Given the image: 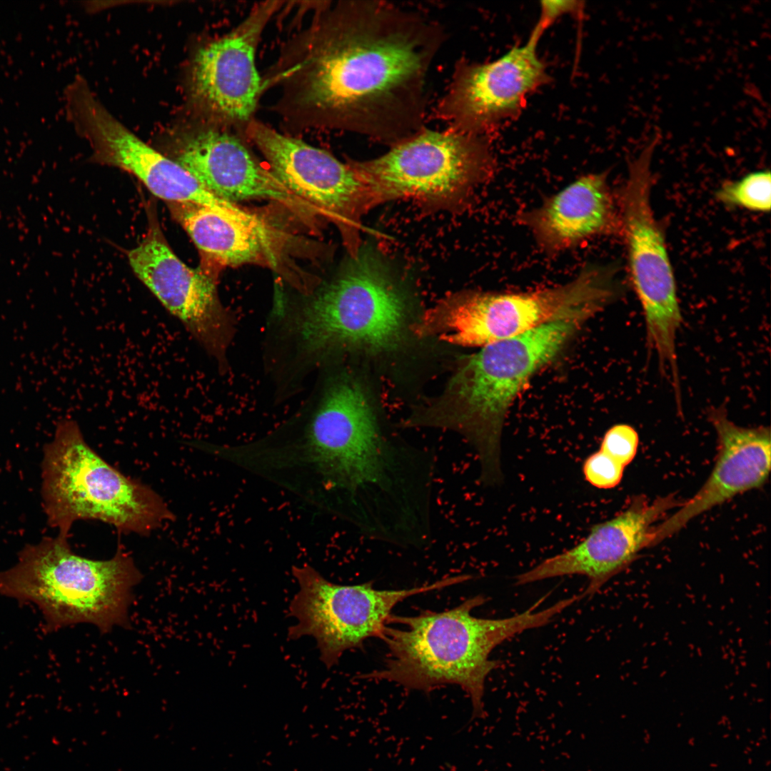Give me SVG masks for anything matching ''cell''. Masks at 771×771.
Listing matches in <instances>:
<instances>
[{
	"instance_id": "5",
	"label": "cell",
	"mask_w": 771,
	"mask_h": 771,
	"mask_svg": "<svg viewBox=\"0 0 771 771\" xmlns=\"http://www.w3.org/2000/svg\"><path fill=\"white\" fill-rule=\"evenodd\" d=\"M405 299L390 268L372 248L356 251L289 320L297 351L308 361L333 352H378L399 342Z\"/></svg>"
},
{
	"instance_id": "7",
	"label": "cell",
	"mask_w": 771,
	"mask_h": 771,
	"mask_svg": "<svg viewBox=\"0 0 771 771\" xmlns=\"http://www.w3.org/2000/svg\"><path fill=\"white\" fill-rule=\"evenodd\" d=\"M617 268L589 264L571 281L527 292L468 291L440 303L420 332L463 346L483 347L562 320H583L620 293Z\"/></svg>"
},
{
	"instance_id": "11",
	"label": "cell",
	"mask_w": 771,
	"mask_h": 771,
	"mask_svg": "<svg viewBox=\"0 0 771 771\" xmlns=\"http://www.w3.org/2000/svg\"><path fill=\"white\" fill-rule=\"evenodd\" d=\"M68 97L76 126L91 143L97 161L132 173L153 194L169 203H190L256 219L236 203L214 196L176 161L144 143L114 117L82 81L69 88Z\"/></svg>"
},
{
	"instance_id": "22",
	"label": "cell",
	"mask_w": 771,
	"mask_h": 771,
	"mask_svg": "<svg viewBox=\"0 0 771 771\" xmlns=\"http://www.w3.org/2000/svg\"><path fill=\"white\" fill-rule=\"evenodd\" d=\"M638 444L639 437L635 429L630 425L620 423L606 431L599 450L625 468L635 458Z\"/></svg>"
},
{
	"instance_id": "1",
	"label": "cell",
	"mask_w": 771,
	"mask_h": 771,
	"mask_svg": "<svg viewBox=\"0 0 771 771\" xmlns=\"http://www.w3.org/2000/svg\"><path fill=\"white\" fill-rule=\"evenodd\" d=\"M262 77L293 131L393 133L413 122L434 49L429 28L377 4L323 2Z\"/></svg>"
},
{
	"instance_id": "16",
	"label": "cell",
	"mask_w": 771,
	"mask_h": 771,
	"mask_svg": "<svg viewBox=\"0 0 771 771\" xmlns=\"http://www.w3.org/2000/svg\"><path fill=\"white\" fill-rule=\"evenodd\" d=\"M677 505L672 495L658 498L652 503L636 497L615 518L594 525L588 535L575 547L518 575L515 584L523 585L551 578L581 575L588 580L581 593L584 598H591L625 570L640 551L649 548L655 523Z\"/></svg>"
},
{
	"instance_id": "4",
	"label": "cell",
	"mask_w": 771,
	"mask_h": 771,
	"mask_svg": "<svg viewBox=\"0 0 771 771\" xmlns=\"http://www.w3.org/2000/svg\"><path fill=\"white\" fill-rule=\"evenodd\" d=\"M141 575L121 549L106 560L75 554L68 537H46L26 545L16 563L0 571V593L30 602L51 630L89 623L101 632L128 622L132 589Z\"/></svg>"
},
{
	"instance_id": "24",
	"label": "cell",
	"mask_w": 771,
	"mask_h": 771,
	"mask_svg": "<svg viewBox=\"0 0 771 771\" xmlns=\"http://www.w3.org/2000/svg\"><path fill=\"white\" fill-rule=\"evenodd\" d=\"M582 9V2L577 1H541L539 19L531 33L540 39L543 32L560 17L578 14Z\"/></svg>"
},
{
	"instance_id": "6",
	"label": "cell",
	"mask_w": 771,
	"mask_h": 771,
	"mask_svg": "<svg viewBox=\"0 0 771 771\" xmlns=\"http://www.w3.org/2000/svg\"><path fill=\"white\" fill-rule=\"evenodd\" d=\"M41 478L47 520L61 535L68 537L79 520H99L120 531L145 535L171 519L162 498L105 461L72 419L59 421L45 445Z\"/></svg>"
},
{
	"instance_id": "10",
	"label": "cell",
	"mask_w": 771,
	"mask_h": 771,
	"mask_svg": "<svg viewBox=\"0 0 771 771\" xmlns=\"http://www.w3.org/2000/svg\"><path fill=\"white\" fill-rule=\"evenodd\" d=\"M292 573L300 589L289 607L298 623L289 628L288 638L313 637L327 668L347 650L360 647L369 638H380L392 610L405 599L470 580L465 574L409 589L377 590L372 582L335 584L309 565L293 566Z\"/></svg>"
},
{
	"instance_id": "15",
	"label": "cell",
	"mask_w": 771,
	"mask_h": 771,
	"mask_svg": "<svg viewBox=\"0 0 771 771\" xmlns=\"http://www.w3.org/2000/svg\"><path fill=\"white\" fill-rule=\"evenodd\" d=\"M539 39L531 34L494 61L462 66L443 103L457 131L478 135L513 118L528 95L549 81Z\"/></svg>"
},
{
	"instance_id": "21",
	"label": "cell",
	"mask_w": 771,
	"mask_h": 771,
	"mask_svg": "<svg viewBox=\"0 0 771 771\" xmlns=\"http://www.w3.org/2000/svg\"><path fill=\"white\" fill-rule=\"evenodd\" d=\"M718 201L730 208L767 213L771 206L769 169L750 172L737 180L724 182L716 191Z\"/></svg>"
},
{
	"instance_id": "8",
	"label": "cell",
	"mask_w": 771,
	"mask_h": 771,
	"mask_svg": "<svg viewBox=\"0 0 771 771\" xmlns=\"http://www.w3.org/2000/svg\"><path fill=\"white\" fill-rule=\"evenodd\" d=\"M652 138L630 161L618 203L628 272L645 322L646 342L662 373L678 372L677 332L682 321L676 281L663 230L652 202Z\"/></svg>"
},
{
	"instance_id": "9",
	"label": "cell",
	"mask_w": 771,
	"mask_h": 771,
	"mask_svg": "<svg viewBox=\"0 0 771 771\" xmlns=\"http://www.w3.org/2000/svg\"><path fill=\"white\" fill-rule=\"evenodd\" d=\"M352 164L373 203L405 197L445 203L486 177L492 156L478 135L428 131L376 159Z\"/></svg>"
},
{
	"instance_id": "3",
	"label": "cell",
	"mask_w": 771,
	"mask_h": 771,
	"mask_svg": "<svg viewBox=\"0 0 771 771\" xmlns=\"http://www.w3.org/2000/svg\"><path fill=\"white\" fill-rule=\"evenodd\" d=\"M580 320H562L483 346L450 381L438 405L415 418V425L454 430L475 450L480 481H502L500 439L508 410L530 377L550 361Z\"/></svg>"
},
{
	"instance_id": "2",
	"label": "cell",
	"mask_w": 771,
	"mask_h": 771,
	"mask_svg": "<svg viewBox=\"0 0 771 771\" xmlns=\"http://www.w3.org/2000/svg\"><path fill=\"white\" fill-rule=\"evenodd\" d=\"M544 598L520 614L503 619L471 614L487 601L483 595L443 612L391 614L380 637L388 651L385 663L361 677L393 682L425 693L440 685H457L470 697L473 717H481L485 680L500 665L490 659L493 650L525 630L548 625L574 603L570 597L535 611Z\"/></svg>"
},
{
	"instance_id": "13",
	"label": "cell",
	"mask_w": 771,
	"mask_h": 771,
	"mask_svg": "<svg viewBox=\"0 0 771 771\" xmlns=\"http://www.w3.org/2000/svg\"><path fill=\"white\" fill-rule=\"evenodd\" d=\"M259 149L272 173L294 196L331 217L344 228H356L372 201L352 163L328 152L278 132L256 119L244 131Z\"/></svg>"
},
{
	"instance_id": "12",
	"label": "cell",
	"mask_w": 771,
	"mask_h": 771,
	"mask_svg": "<svg viewBox=\"0 0 771 771\" xmlns=\"http://www.w3.org/2000/svg\"><path fill=\"white\" fill-rule=\"evenodd\" d=\"M281 2L258 4L228 34L196 53L191 89L199 109L212 125L240 131L253 119L263 94L262 77L255 64L261 34Z\"/></svg>"
},
{
	"instance_id": "17",
	"label": "cell",
	"mask_w": 771,
	"mask_h": 771,
	"mask_svg": "<svg viewBox=\"0 0 771 771\" xmlns=\"http://www.w3.org/2000/svg\"><path fill=\"white\" fill-rule=\"evenodd\" d=\"M709 418L718 442L714 468L692 498L681 504L673 515L654 526L650 547L680 530L689 521L713 507L740 493L759 488L769 476L771 464L769 428L740 426L728 418L723 407L710 410Z\"/></svg>"
},
{
	"instance_id": "14",
	"label": "cell",
	"mask_w": 771,
	"mask_h": 771,
	"mask_svg": "<svg viewBox=\"0 0 771 771\" xmlns=\"http://www.w3.org/2000/svg\"><path fill=\"white\" fill-rule=\"evenodd\" d=\"M128 259L138 279L163 306L219 363L228 343V315L221 306L212 277L181 261L153 223Z\"/></svg>"
},
{
	"instance_id": "18",
	"label": "cell",
	"mask_w": 771,
	"mask_h": 771,
	"mask_svg": "<svg viewBox=\"0 0 771 771\" xmlns=\"http://www.w3.org/2000/svg\"><path fill=\"white\" fill-rule=\"evenodd\" d=\"M233 131L215 125L198 130L185 141L176 161L206 190L226 201L270 199L298 213L313 208L262 168Z\"/></svg>"
},
{
	"instance_id": "20",
	"label": "cell",
	"mask_w": 771,
	"mask_h": 771,
	"mask_svg": "<svg viewBox=\"0 0 771 771\" xmlns=\"http://www.w3.org/2000/svg\"><path fill=\"white\" fill-rule=\"evenodd\" d=\"M173 216L196 246L228 266L257 262L268 251V231L258 223L190 203H169Z\"/></svg>"
},
{
	"instance_id": "19",
	"label": "cell",
	"mask_w": 771,
	"mask_h": 771,
	"mask_svg": "<svg viewBox=\"0 0 771 771\" xmlns=\"http://www.w3.org/2000/svg\"><path fill=\"white\" fill-rule=\"evenodd\" d=\"M617 204L607 174L588 173L518 218L544 251L557 253L595 237L620 233Z\"/></svg>"
},
{
	"instance_id": "23",
	"label": "cell",
	"mask_w": 771,
	"mask_h": 771,
	"mask_svg": "<svg viewBox=\"0 0 771 771\" xmlns=\"http://www.w3.org/2000/svg\"><path fill=\"white\" fill-rule=\"evenodd\" d=\"M624 469L623 465L600 450L589 455L583 465L585 480L601 489L618 485L623 478Z\"/></svg>"
}]
</instances>
